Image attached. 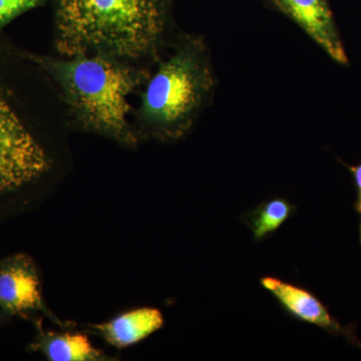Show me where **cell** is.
<instances>
[{"mask_svg":"<svg viewBox=\"0 0 361 361\" xmlns=\"http://www.w3.org/2000/svg\"><path fill=\"white\" fill-rule=\"evenodd\" d=\"M215 85L205 44L186 40L161 61L149 80L142 96V123L157 139H180L210 101Z\"/></svg>","mask_w":361,"mask_h":361,"instance_id":"7a4b0ae2","label":"cell"},{"mask_svg":"<svg viewBox=\"0 0 361 361\" xmlns=\"http://www.w3.org/2000/svg\"><path fill=\"white\" fill-rule=\"evenodd\" d=\"M0 307L11 314L42 310L39 272L27 256L18 254L0 261Z\"/></svg>","mask_w":361,"mask_h":361,"instance_id":"52a82bcc","label":"cell"},{"mask_svg":"<svg viewBox=\"0 0 361 361\" xmlns=\"http://www.w3.org/2000/svg\"><path fill=\"white\" fill-rule=\"evenodd\" d=\"M163 25L158 0H59L58 45L68 56L139 58L156 47Z\"/></svg>","mask_w":361,"mask_h":361,"instance_id":"6da1fadb","label":"cell"},{"mask_svg":"<svg viewBox=\"0 0 361 361\" xmlns=\"http://www.w3.org/2000/svg\"><path fill=\"white\" fill-rule=\"evenodd\" d=\"M273 8L295 23L313 42L341 65L348 58L329 0H267Z\"/></svg>","mask_w":361,"mask_h":361,"instance_id":"8992f818","label":"cell"},{"mask_svg":"<svg viewBox=\"0 0 361 361\" xmlns=\"http://www.w3.org/2000/svg\"><path fill=\"white\" fill-rule=\"evenodd\" d=\"M66 101L85 127L125 142L134 144L130 129L129 97L137 84L133 71L116 59L82 54L49 63Z\"/></svg>","mask_w":361,"mask_h":361,"instance_id":"3957f363","label":"cell"},{"mask_svg":"<svg viewBox=\"0 0 361 361\" xmlns=\"http://www.w3.org/2000/svg\"><path fill=\"white\" fill-rule=\"evenodd\" d=\"M164 316L157 308H140L116 316L103 324L94 325V329L104 341L116 348H125L161 329Z\"/></svg>","mask_w":361,"mask_h":361,"instance_id":"ba28073f","label":"cell"},{"mask_svg":"<svg viewBox=\"0 0 361 361\" xmlns=\"http://www.w3.org/2000/svg\"><path fill=\"white\" fill-rule=\"evenodd\" d=\"M296 211L294 204L277 197L262 202L253 210L244 214L242 221L251 230L254 240L261 242L274 234L289 218L295 215Z\"/></svg>","mask_w":361,"mask_h":361,"instance_id":"30bf717a","label":"cell"},{"mask_svg":"<svg viewBox=\"0 0 361 361\" xmlns=\"http://www.w3.org/2000/svg\"><path fill=\"white\" fill-rule=\"evenodd\" d=\"M35 348L51 361L103 360L104 355L90 343L89 337L80 334H44Z\"/></svg>","mask_w":361,"mask_h":361,"instance_id":"9c48e42d","label":"cell"},{"mask_svg":"<svg viewBox=\"0 0 361 361\" xmlns=\"http://www.w3.org/2000/svg\"><path fill=\"white\" fill-rule=\"evenodd\" d=\"M260 284L290 317L314 325L334 336L344 337L349 343L361 348L355 325L341 324L330 313L329 307L308 289L272 276L261 278Z\"/></svg>","mask_w":361,"mask_h":361,"instance_id":"5b68a950","label":"cell"},{"mask_svg":"<svg viewBox=\"0 0 361 361\" xmlns=\"http://www.w3.org/2000/svg\"><path fill=\"white\" fill-rule=\"evenodd\" d=\"M349 172L353 175V180H355V185L356 188V200L355 203V209L356 213L360 216V239L361 245V164L357 166H348Z\"/></svg>","mask_w":361,"mask_h":361,"instance_id":"7c38bea8","label":"cell"},{"mask_svg":"<svg viewBox=\"0 0 361 361\" xmlns=\"http://www.w3.org/2000/svg\"><path fill=\"white\" fill-rule=\"evenodd\" d=\"M49 167L44 149L0 90V197L39 179Z\"/></svg>","mask_w":361,"mask_h":361,"instance_id":"277c9868","label":"cell"},{"mask_svg":"<svg viewBox=\"0 0 361 361\" xmlns=\"http://www.w3.org/2000/svg\"><path fill=\"white\" fill-rule=\"evenodd\" d=\"M40 0H0V26L6 25L28 9L39 6Z\"/></svg>","mask_w":361,"mask_h":361,"instance_id":"8fae6325","label":"cell"}]
</instances>
